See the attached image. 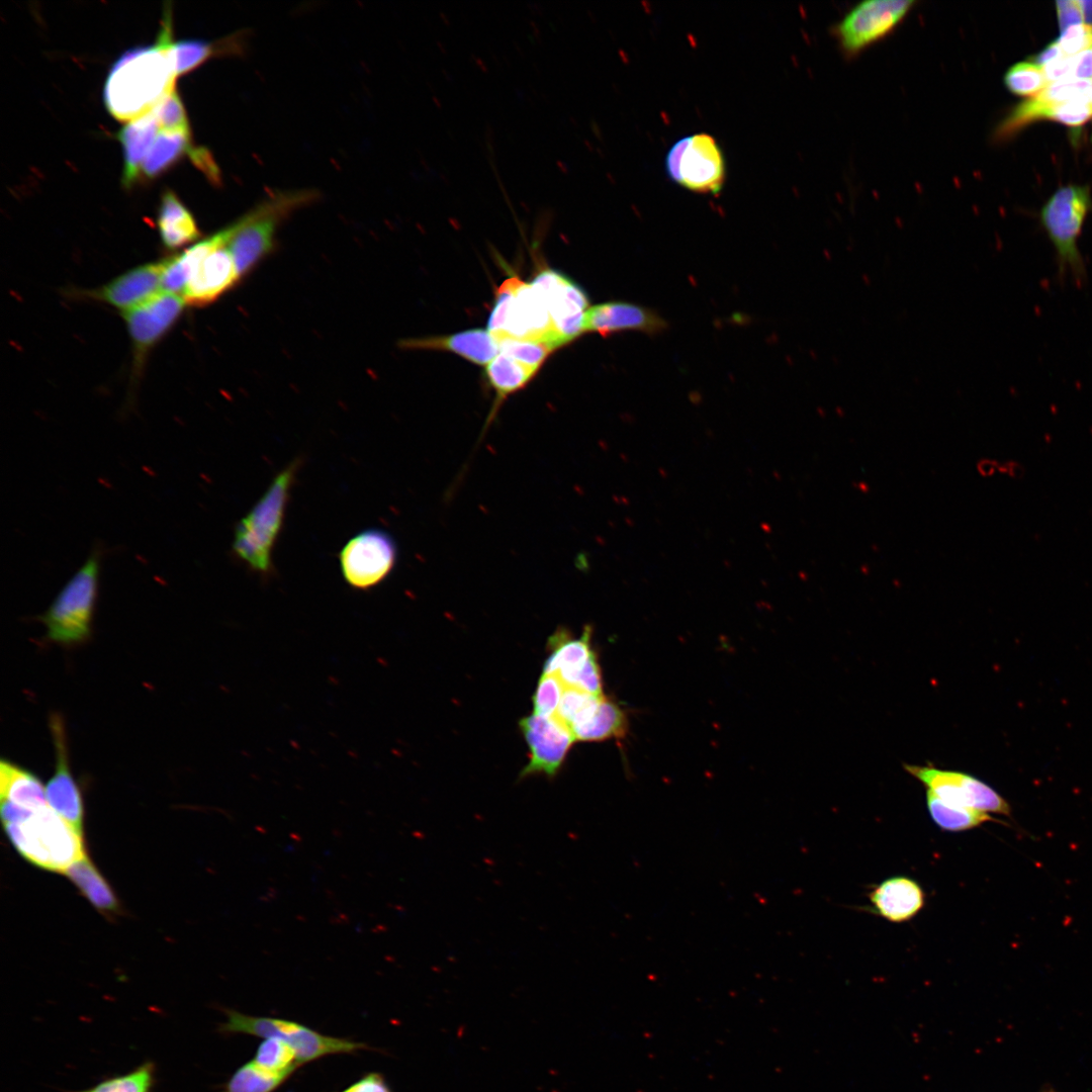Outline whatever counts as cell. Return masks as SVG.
<instances>
[{
	"label": "cell",
	"instance_id": "60d3db41",
	"mask_svg": "<svg viewBox=\"0 0 1092 1092\" xmlns=\"http://www.w3.org/2000/svg\"><path fill=\"white\" fill-rule=\"evenodd\" d=\"M1057 41L1066 56H1076L1092 47V26L1086 23L1071 25L1061 31Z\"/></svg>",
	"mask_w": 1092,
	"mask_h": 1092
},
{
	"label": "cell",
	"instance_id": "ba28073f",
	"mask_svg": "<svg viewBox=\"0 0 1092 1092\" xmlns=\"http://www.w3.org/2000/svg\"><path fill=\"white\" fill-rule=\"evenodd\" d=\"M187 280L183 298L189 305L212 302L241 279L222 230L174 256Z\"/></svg>",
	"mask_w": 1092,
	"mask_h": 1092
},
{
	"label": "cell",
	"instance_id": "8fae6325",
	"mask_svg": "<svg viewBox=\"0 0 1092 1092\" xmlns=\"http://www.w3.org/2000/svg\"><path fill=\"white\" fill-rule=\"evenodd\" d=\"M904 769L921 782L943 802L985 813L1009 815L1010 806L993 788L976 777L932 764H903Z\"/></svg>",
	"mask_w": 1092,
	"mask_h": 1092
},
{
	"label": "cell",
	"instance_id": "836d02e7",
	"mask_svg": "<svg viewBox=\"0 0 1092 1092\" xmlns=\"http://www.w3.org/2000/svg\"><path fill=\"white\" fill-rule=\"evenodd\" d=\"M603 696L565 687L554 716L571 731L573 727L584 722L593 714Z\"/></svg>",
	"mask_w": 1092,
	"mask_h": 1092
},
{
	"label": "cell",
	"instance_id": "f546056e",
	"mask_svg": "<svg viewBox=\"0 0 1092 1092\" xmlns=\"http://www.w3.org/2000/svg\"><path fill=\"white\" fill-rule=\"evenodd\" d=\"M926 806L932 821L942 830L961 832L994 819L985 812L947 804L926 791Z\"/></svg>",
	"mask_w": 1092,
	"mask_h": 1092
},
{
	"label": "cell",
	"instance_id": "e0dca14e",
	"mask_svg": "<svg viewBox=\"0 0 1092 1092\" xmlns=\"http://www.w3.org/2000/svg\"><path fill=\"white\" fill-rule=\"evenodd\" d=\"M50 727L56 748V769L46 787L47 802L61 818L83 833V799L70 771L66 730L59 714L51 715Z\"/></svg>",
	"mask_w": 1092,
	"mask_h": 1092
},
{
	"label": "cell",
	"instance_id": "44dd1931",
	"mask_svg": "<svg viewBox=\"0 0 1092 1092\" xmlns=\"http://www.w3.org/2000/svg\"><path fill=\"white\" fill-rule=\"evenodd\" d=\"M592 634L590 626H586L583 633L576 638L565 629L554 632L548 640L549 654L542 673L555 674L565 687H570L595 653L590 645Z\"/></svg>",
	"mask_w": 1092,
	"mask_h": 1092
},
{
	"label": "cell",
	"instance_id": "484cf974",
	"mask_svg": "<svg viewBox=\"0 0 1092 1092\" xmlns=\"http://www.w3.org/2000/svg\"><path fill=\"white\" fill-rule=\"evenodd\" d=\"M162 243L174 250L195 241L200 233L194 217L172 190H166L158 213Z\"/></svg>",
	"mask_w": 1092,
	"mask_h": 1092
},
{
	"label": "cell",
	"instance_id": "f35d334b",
	"mask_svg": "<svg viewBox=\"0 0 1092 1092\" xmlns=\"http://www.w3.org/2000/svg\"><path fill=\"white\" fill-rule=\"evenodd\" d=\"M152 111L161 130L190 131L186 111L176 89L168 93Z\"/></svg>",
	"mask_w": 1092,
	"mask_h": 1092
},
{
	"label": "cell",
	"instance_id": "d4e9b609",
	"mask_svg": "<svg viewBox=\"0 0 1092 1092\" xmlns=\"http://www.w3.org/2000/svg\"><path fill=\"white\" fill-rule=\"evenodd\" d=\"M245 32L233 33L216 41L201 39L180 40L173 43L172 56L177 76L217 56L242 55L245 50Z\"/></svg>",
	"mask_w": 1092,
	"mask_h": 1092
},
{
	"label": "cell",
	"instance_id": "52a82bcc",
	"mask_svg": "<svg viewBox=\"0 0 1092 1092\" xmlns=\"http://www.w3.org/2000/svg\"><path fill=\"white\" fill-rule=\"evenodd\" d=\"M225 1015L226 1020L220 1025L222 1032L280 1038L294 1051L300 1066L330 1055L371 1049L363 1042L322 1034L295 1021L247 1015L231 1009L225 1010Z\"/></svg>",
	"mask_w": 1092,
	"mask_h": 1092
},
{
	"label": "cell",
	"instance_id": "603a6c76",
	"mask_svg": "<svg viewBox=\"0 0 1092 1092\" xmlns=\"http://www.w3.org/2000/svg\"><path fill=\"white\" fill-rule=\"evenodd\" d=\"M160 126L150 111L129 120L118 132L122 145L123 172L122 184L130 187L141 176L142 164L151 150Z\"/></svg>",
	"mask_w": 1092,
	"mask_h": 1092
},
{
	"label": "cell",
	"instance_id": "4dcf8cb0",
	"mask_svg": "<svg viewBox=\"0 0 1092 1092\" xmlns=\"http://www.w3.org/2000/svg\"><path fill=\"white\" fill-rule=\"evenodd\" d=\"M485 372L499 403L508 394L524 387L536 371L500 353L487 364Z\"/></svg>",
	"mask_w": 1092,
	"mask_h": 1092
},
{
	"label": "cell",
	"instance_id": "5b68a950",
	"mask_svg": "<svg viewBox=\"0 0 1092 1092\" xmlns=\"http://www.w3.org/2000/svg\"><path fill=\"white\" fill-rule=\"evenodd\" d=\"M102 549L96 544L84 563L59 592L39 617L50 641L62 645L80 644L91 634L98 595Z\"/></svg>",
	"mask_w": 1092,
	"mask_h": 1092
},
{
	"label": "cell",
	"instance_id": "2e32d148",
	"mask_svg": "<svg viewBox=\"0 0 1092 1092\" xmlns=\"http://www.w3.org/2000/svg\"><path fill=\"white\" fill-rule=\"evenodd\" d=\"M186 304L180 295L160 292L148 301L122 312L136 368L143 364L148 352L175 325Z\"/></svg>",
	"mask_w": 1092,
	"mask_h": 1092
},
{
	"label": "cell",
	"instance_id": "83f0119b",
	"mask_svg": "<svg viewBox=\"0 0 1092 1092\" xmlns=\"http://www.w3.org/2000/svg\"><path fill=\"white\" fill-rule=\"evenodd\" d=\"M65 875L97 910L105 914L118 912L119 902L116 895L87 856L72 864Z\"/></svg>",
	"mask_w": 1092,
	"mask_h": 1092
},
{
	"label": "cell",
	"instance_id": "ab89813d",
	"mask_svg": "<svg viewBox=\"0 0 1092 1092\" xmlns=\"http://www.w3.org/2000/svg\"><path fill=\"white\" fill-rule=\"evenodd\" d=\"M1092 118V99L1090 97L1076 98L1052 107L1049 119L1070 125L1078 126Z\"/></svg>",
	"mask_w": 1092,
	"mask_h": 1092
},
{
	"label": "cell",
	"instance_id": "5bb4252c",
	"mask_svg": "<svg viewBox=\"0 0 1092 1092\" xmlns=\"http://www.w3.org/2000/svg\"><path fill=\"white\" fill-rule=\"evenodd\" d=\"M506 337L543 343L552 349L562 345L544 299L532 284L520 279L508 303L502 333L494 340Z\"/></svg>",
	"mask_w": 1092,
	"mask_h": 1092
},
{
	"label": "cell",
	"instance_id": "7dc6e473",
	"mask_svg": "<svg viewBox=\"0 0 1092 1092\" xmlns=\"http://www.w3.org/2000/svg\"><path fill=\"white\" fill-rule=\"evenodd\" d=\"M1062 55H1064V53L1062 52L1060 44L1056 40L1048 44L1037 55L1032 57L1031 61L1039 67H1042L1043 65L1048 64L1049 62L1057 59Z\"/></svg>",
	"mask_w": 1092,
	"mask_h": 1092
},
{
	"label": "cell",
	"instance_id": "b9f144b4",
	"mask_svg": "<svg viewBox=\"0 0 1092 1092\" xmlns=\"http://www.w3.org/2000/svg\"><path fill=\"white\" fill-rule=\"evenodd\" d=\"M191 162L214 185L220 182V172L210 152L204 147H192L188 153Z\"/></svg>",
	"mask_w": 1092,
	"mask_h": 1092
},
{
	"label": "cell",
	"instance_id": "6da1fadb",
	"mask_svg": "<svg viewBox=\"0 0 1092 1092\" xmlns=\"http://www.w3.org/2000/svg\"><path fill=\"white\" fill-rule=\"evenodd\" d=\"M171 26L167 9L156 43L125 52L112 66L105 82L104 101L115 118L129 121L142 116L175 89Z\"/></svg>",
	"mask_w": 1092,
	"mask_h": 1092
},
{
	"label": "cell",
	"instance_id": "9c48e42d",
	"mask_svg": "<svg viewBox=\"0 0 1092 1092\" xmlns=\"http://www.w3.org/2000/svg\"><path fill=\"white\" fill-rule=\"evenodd\" d=\"M668 176L698 193H718L725 181V160L720 146L707 133L677 141L665 158Z\"/></svg>",
	"mask_w": 1092,
	"mask_h": 1092
},
{
	"label": "cell",
	"instance_id": "7bdbcfd3",
	"mask_svg": "<svg viewBox=\"0 0 1092 1092\" xmlns=\"http://www.w3.org/2000/svg\"><path fill=\"white\" fill-rule=\"evenodd\" d=\"M1049 83L1073 78V57L1065 54L1041 67Z\"/></svg>",
	"mask_w": 1092,
	"mask_h": 1092
},
{
	"label": "cell",
	"instance_id": "ac0fdd59",
	"mask_svg": "<svg viewBox=\"0 0 1092 1092\" xmlns=\"http://www.w3.org/2000/svg\"><path fill=\"white\" fill-rule=\"evenodd\" d=\"M164 267L165 260L135 267L90 294L122 312L126 311L162 292Z\"/></svg>",
	"mask_w": 1092,
	"mask_h": 1092
},
{
	"label": "cell",
	"instance_id": "7c38bea8",
	"mask_svg": "<svg viewBox=\"0 0 1092 1092\" xmlns=\"http://www.w3.org/2000/svg\"><path fill=\"white\" fill-rule=\"evenodd\" d=\"M397 558L394 540L378 529L362 531L352 537L340 552L342 574L354 588L368 589L383 581Z\"/></svg>",
	"mask_w": 1092,
	"mask_h": 1092
},
{
	"label": "cell",
	"instance_id": "cb8c5ba5",
	"mask_svg": "<svg viewBox=\"0 0 1092 1092\" xmlns=\"http://www.w3.org/2000/svg\"><path fill=\"white\" fill-rule=\"evenodd\" d=\"M0 800L29 810L48 805L46 788L40 780L7 759L0 761Z\"/></svg>",
	"mask_w": 1092,
	"mask_h": 1092
},
{
	"label": "cell",
	"instance_id": "277c9868",
	"mask_svg": "<svg viewBox=\"0 0 1092 1092\" xmlns=\"http://www.w3.org/2000/svg\"><path fill=\"white\" fill-rule=\"evenodd\" d=\"M3 827L17 852L40 869L65 874L72 864L87 856L83 833L49 805L20 821L3 824Z\"/></svg>",
	"mask_w": 1092,
	"mask_h": 1092
},
{
	"label": "cell",
	"instance_id": "ee69618b",
	"mask_svg": "<svg viewBox=\"0 0 1092 1092\" xmlns=\"http://www.w3.org/2000/svg\"><path fill=\"white\" fill-rule=\"evenodd\" d=\"M341 1092H391L383 1076L368 1073Z\"/></svg>",
	"mask_w": 1092,
	"mask_h": 1092
},
{
	"label": "cell",
	"instance_id": "7402d4cb",
	"mask_svg": "<svg viewBox=\"0 0 1092 1092\" xmlns=\"http://www.w3.org/2000/svg\"><path fill=\"white\" fill-rule=\"evenodd\" d=\"M399 346L403 349L450 351L479 365L488 364L499 351L490 333L481 329L447 336L402 340Z\"/></svg>",
	"mask_w": 1092,
	"mask_h": 1092
},
{
	"label": "cell",
	"instance_id": "30bf717a",
	"mask_svg": "<svg viewBox=\"0 0 1092 1092\" xmlns=\"http://www.w3.org/2000/svg\"><path fill=\"white\" fill-rule=\"evenodd\" d=\"M915 3L913 0L862 1L834 24L833 35L846 57H855L894 31Z\"/></svg>",
	"mask_w": 1092,
	"mask_h": 1092
},
{
	"label": "cell",
	"instance_id": "9a60e30c",
	"mask_svg": "<svg viewBox=\"0 0 1092 1092\" xmlns=\"http://www.w3.org/2000/svg\"><path fill=\"white\" fill-rule=\"evenodd\" d=\"M544 299L562 345L584 332L588 300L582 289L553 270H543L531 283Z\"/></svg>",
	"mask_w": 1092,
	"mask_h": 1092
},
{
	"label": "cell",
	"instance_id": "d590c367",
	"mask_svg": "<svg viewBox=\"0 0 1092 1092\" xmlns=\"http://www.w3.org/2000/svg\"><path fill=\"white\" fill-rule=\"evenodd\" d=\"M154 1085V1065L145 1063L133 1071L106 1079L80 1092H151Z\"/></svg>",
	"mask_w": 1092,
	"mask_h": 1092
},
{
	"label": "cell",
	"instance_id": "4fadbf2b",
	"mask_svg": "<svg viewBox=\"0 0 1092 1092\" xmlns=\"http://www.w3.org/2000/svg\"><path fill=\"white\" fill-rule=\"evenodd\" d=\"M529 747V762L520 777L544 775L553 778L561 768L566 755L576 741L571 731L555 716L531 714L519 722Z\"/></svg>",
	"mask_w": 1092,
	"mask_h": 1092
},
{
	"label": "cell",
	"instance_id": "f6af8a7d",
	"mask_svg": "<svg viewBox=\"0 0 1092 1092\" xmlns=\"http://www.w3.org/2000/svg\"><path fill=\"white\" fill-rule=\"evenodd\" d=\"M1056 5L1061 31L1071 25L1082 23L1083 16L1078 1H1058Z\"/></svg>",
	"mask_w": 1092,
	"mask_h": 1092
},
{
	"label": "cell",
	"instance_id": "1f68e13d",
	"mask_svg": "<svg viewBox=\"0 0 1092 1092\" xmlns=\"http://www.w3.org/2000/svg\"><path fill=\"white\" fill-rule=\"evenodd\" d=\"M289 1077L270 1073L251 1060L232 1075L220 1092H274Z\"/></svg>",
	"mask_w": 1092,
	"mask_h": 1092
},
{
	"label": "cell",
	"instance_id": "bcb514c9",
	"mask_svg": "<svg viewBox=\"0 0 1092 1092\" xmlns=\"http://www.w3.org/2000/svg\"><path fill=\"white\" fill-rule=\"evenodd\" d=\"M1073 78L1092 80V47L1073 56Z\"/></svg>",
	"mask_w": 1092,
	"mask_h": 1092
},
{
	"label": "cell",
	"instance_id": "681fc988",
	"mask_svg": "<svg viewBox=\"0 0 1092 1092\" xmlns=\"http://www.w3.org/2000/svg\"><path fill=\"white\" fill-rule=\"evenodd\" d=\"M1090 97L1092 99V85H1091Z\"/></svg>",
	"mask_w": 1092,
	"mask_h": 1092
},
{
	"label": "cell",
	"instance_id": "8d00e7d4",
	"mask_svg": "<svg viewBox=\"0 0 1092 1092\" xmlns=\"http://www.w3.org/2000/svg\"><path fill=\"white\" fill-rule=\"evenodd\" d=\"M500 353L514 358L525 366L537 371L549 353L553 350L548 345L538 342L518 340L510 337L496 341Z\"/></svg>",
	"mask_w": 1092,
	"mask_h": 1092
},
{
	"label": "cell",
	"instance_id": "c3c4849f",
	"mask_svg": "<svg viewBox=\"0 0 1092 1092\" xmlns=\"http://www.w3.org/2000/svg\"><path fill=\"white\" fill-rule=\"evenodd\" d=\"M1078 3L1082 12L1083 21L1092 26V1H1078Z\"/></svg>",
	"mask_w": 1092,
	"mask_h": 1092
},
{
	"label": "cell",
	"instance_id": "d6a6232c",
	"mask_svg": "<svg viewBox=\"0 0 1092 1092\" xmlns=\"http://www.w3.org/2000/svg\"><path fill=\"white\" fill-rule=\"evenodd\" d=\"M253 1061L266 1071L291 1076L300 1067L294 1051L277 1037H267L259 1044Z\"/></svg>",
	"mask_w": 1092,
	"mask_h": 1092
},
{
	"label": "cell",
	"instance_id": "f1b7e54d",
	"mask_svg": "<svg viewBox=\"0 0 1092 1092\" xmlns=\"http://www.w3.org/2000/svg\"><path fill=\"white\" fill-rule=\"evenodd\" d=\"M190 131H159L142 164L141 174L154 178L166 171L182 155L190 152Z\"/></svg>",
	"mask_w": 1092,
	"mask_h": 1092
},
{
	"label": "cell",
	"instance_id": "ffe728a7",
	"mask_svg": "<svg viewBox=\"0 0 1092 1092\" xmlns=\"http://www.w3.org/2000/svg\"><path fill=\"white\" fill-rule=\"evenodd\" d=\"M873 912L893 923L915 917L924 907L925 893L913 879L896 876L884 880L869 893Z\"/></svg>",
	"mask_w": 1092,
	"mask_h": 1092
},
{
	"label": "cell",
	"instance_id": "d6986e66",
	"mask_svg": "<svg viewBox=\"0 0 1092 1092\" xmlns=\"http://www.w3.org/2000/svg\"><path fill=\"white\" fill-rule=\"evenodd\" d=\"M665 321L654 310L624 301H611L588 307L584 316V332L604 337L623 331L647 334L661 332Z\"/></svg>",
	"mask_w": 1092,
	"mask_h": 1092
},
{
	"label": "cell",
	"instance_id": "74e56055",
	"mask_svg": "<svg viewBox=\"0 0 1092 1092\" xmlns=\"http://www.w3.org/2000/svg\"><path fill=\"white\" fill-rule=\"evenodd\" d=\"M565 686L551 673H542L533 695V714L553 717L559 707Z\"/></svg>",
	"mask_w": 1092,
	"mask_h": 1092
},
{
	"label": "cell",
	"instance_id": "e575fe53",
	"mask_svg": "<svg viewBox=\"0 0 1092 1092\" xmlns=\"http://www.w3.org/2000/svg\"><path fill=\"white\" fill-rule=\"evenodd\" d=\"M1003 81L1011 93L1022 97H1033L1049 84L1041 67L1029 61L1011 66L1006 71Z\"/></svg>",
	"mask_w": 1092,
	"mask_h": 1092
},
{
	"label": "cell",
	"instance_id": "3957f363",
	"mask_svg": "<svg viewBox=\"0 0 1092 1092\" xmlns=\"http://www.w3.org/2000/svg\"><path fill=\"white\" fill-rule=\"evenodd\" d=\"M300 459L289 463L272 480L254 507L237 523L233 552L254 572L270 574L272 551L281 532L284 515Z\"/></svg>",
	"mask_w": 1092,
	"mask_h": 1092
},
{
	"label": "cell",
	"instance_id": "8992f818",
	"mask_svg": "<svg viewBox=\"0 0 1092 1092\" xmlns=\"http://www.w3.org/2000/svg\"><path fill=\"white\" fill-rule=\"evenodd\" d=\"M1091 209L1089 188L1067 185L1054 192L1038 213L1039 222L1055 250L1059 277L1068 275L1079 284L1085 282L1087 271L1078 243Z\"/></svg>",
	"mask_w": 1092,
	"mask_h": 1092
},
{
	"label": "cell",
	"instance_id": "4316f807",
	"mask_svg": "<svg viewBox=\"0 0 1092 1092\" xmlns=\"http://www.w3.org/2000/svg\"><path fill=\"white\" fill-rule=\"evenodd\" d=\"M628 730V718L621 706L603 697L593 715L571 730L576 741H603L623 738Z\"/></svg>",
	"mask_w": 1092,
	"mask_h": 1092
},
{
	"label": "cell",
	"instance_id": "7a4b0ae2",
	"mask_svg": "<svg viewBox=\"0 0 1092 1092\" xmlns=\"http://www.w3.org/2000/svg\"><path fill=\"white\" fill-rule=\"evenodd\" d=\"M316 197L313 189L275 192L222 229L241 278L274 250L275 236L282 222Z\"/></svg>",
	"mask_w": 1092,
	"mask_h": 1092
}]
</instances>
